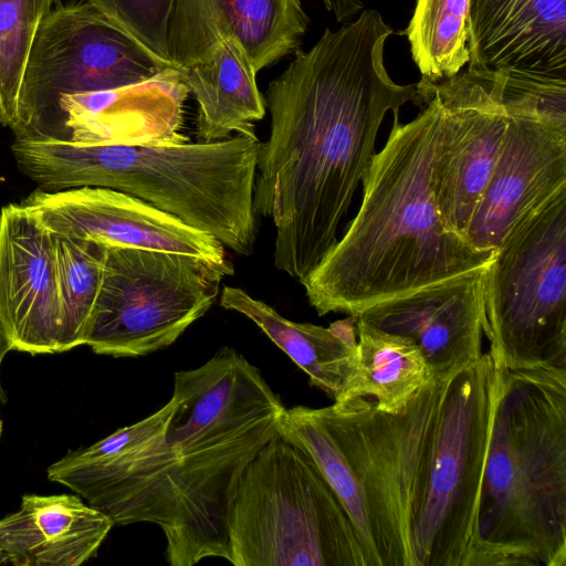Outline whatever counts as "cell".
Returning <instances> with one entry per match:
<instances>
[{"instance_id": "2", "label": "cell", "mask_w": 566, "mask_h": 566, "mask_svg": "<svg viewBox=\"0 0 566 566\" xmlns=\"http://www.w3.org/2000/svg\"><path fill=\"white\" fill-rule=\"evenodd\" d=\"M391 33L378 11L364 10L326 28L268 86L270 135L259 145L253 211L274 223L275 268L300 282L337 242L386 114L418 104L415 84H397L385 66Z\"/></svg>"}, {"instance_id": "10", "label": "cell", "mask_w": 566, "mask_h": 566, "mask_svg": "<svg viewBox=\"0 0 566 566\" xmlns=\"http://www.w3.org/2000/svg\"><path fill=\"white\" fill-rule=\"evenodd\" d=\"M169 69L90 3L56 6L33 43L11 132L14 139L71 140L64 96L140 84Z\"/></svg>"}, {"instance_id": "22", "label": "cell", "mask_w": 566, "mask_h": 566, "mask_svg": "<svg viewBox=\"0 0 566 566\" xmlns=\"http://www.w3.org/2000/svg\"><path fill=\"white\" fill-rule=\"evenodd\" d=\"M219 303L251 319L308 376L312 386L334 401L343 399L357 370V345L345 343L329 327L290 321L240 287L223 286Z\"/></svg>"}, {"instance_id": "12", "label": "cell", "mask_w": 566, "mask_h": 566, "mask_svg": "<svg viewBox=\"0 0 566 566\" xmlns=\"http://www.w3.org/2000/svg\"><path fill=\"white\" fill-rule=\"evenodd\" d=\"M421 80L440 109L438 210L444 227L464 238L499 158L518 78L505 71L467 69L438 82Z\"/></svg>"}, {"instance_id": "28", "label": "cell", "mask_w": 566, "mask_h": 566, "mask_svg": "<svg viewBox=\"0 0 566 566\" xmlns=\"http://www.w3.org/2000/svg\"><path fill=\"white\" fill-rule=\"evenodd\" d=\"M329 329L345 343L353 346L357 345L356 317L354 315L334 322Z\"/></svg>"}, {"instance_id": "9", "label": "cell", "mask_w": 566, "mask_h": 566, "mask_svg": "<svg viewBox=\"0 0 566 566\" xmlns=\"http://www.w3.org/2000/svg\"><path fill=\"white\" fill-rule=\"evenodd\" d=\"M496 367L489 354L449 377L413 513L415 566H464L489 449Z\"/></svg>"}, {"instance_id": "4", "label": "cell", "mask_w": 566, "mask_h": 566, "mask_svg": "<svg viewBox=\"0 0 566 566\" xmlns=\"http://www.w3.org/2000/svg\"><path fill=\"white\" fill-rule=\"evenodd\" d=\"M464 566H566V370L499 369Z\"/></svg>"}, {"instance_id": "1", "label": "cell", "mask_w": 566, "mask_h": 566, "mask_svg": "<svg viewBox=\"0 0 566 566\" xmlns=\"http://www.w3.org/2000/svg\"><path fill=\"white\" fill-rule=\"evenodd\" d=\"M285 406L260 369L231 347L178 370L156 412L52 463L70 489L114 525L156 524L171 566L229 560L240 479L277 433Z\"/></svg>"}, {"instance_id": "24", "label": "cell", "mask_w": 566, "mask_h": 566, "mask_svg": "<svg viewBox=\"0 0 566 566\" xmlns=\"http://www.w3.org/2000/svg\"><path fill=\"white\" fill-rule=\"evenodd\" d=\"M106 247L54 237L63 353L85 344L103 281Z\"/></svg>"}, {"instance_id": "19", "label": "cell", "mask_w": 566, "mask_h": 566, "mask_svg": "<svg viewBox=\"0 0 566 566\" xmlns=\"http://www.w3.org/2000/svg\"><path fill=\"white\" fill-rule=\"evenodd\" d=\"M189 91L176 69L122 88L67 95L61 105L71 142L80 144L172 145L182 134Z\"/></svg>"}, {"instance_id": "29", "label": "cell", "mask_w": 566, "mask_h": 566, "mask_svg": "<svg viewBox=\"0 0 566 566\" xmlns=\"http://www.w3.org/2000/svg\"><path fill=\"white\" fill-rule=\"evenodd\" d=\"M327 10H334L335 13L339 17V11L342 10L340 3L343 0H322Z\"/></svg>"}, {"instance_id": "5", "label": "cell", "mask_w": 566, "mask_h": 566, "mask_svg": "<svg viewBox=\"0 0 566 566\" xmlns=\"http://www.w3.org/2000/svg\"><path fill=\"white\" fill-rule=\"evenodd\" d=\"M444 381H430L398 413L373 398L284 408L280 437L316 465L345 509L367 566H415L413 513Z\"/></svg>"}, {"instance_id": "26", "label": "cell", "mask_w": 566, "mask_h": 566, "mask_svg": "<svg viewBox=\"0 0 566 566\" xmlns=\"http://www.w3.org/2000/svg\"><path fill=\"white\" fill-rule=\"evenodd\" d=\"M59 0H0V124L12 129L36 34Z\"/></svg>"}, {"instance_id": "16", "label": "cell", "mask_w": 566, "mask_h": 566, "mask_svg": "<svg viewBox=\"0 0 566 566\" xmlns=\"http://www.w3.org/2000/svg\"><path fill=\"white\" fill-rule=\"evenodd\" d=\"M0 321L12 350L63 353L54 235L21 203L0 211Z\"/></svg>"}, {"instance_id": "21", "label": "cell", "mask_w": 566, "mask_h": 566, "mask_svg": "<svg viewBox=\"0 0 566 566\" xmlns=\"http://www.w3.org/2000/svg\"><path fill=\"white\" fill-rule=\"evenodd\" d=\"M178 72L197 102L196 130L201 142L224 139L232 133L256 137L254 123L265 115V99L235 39L219 36Z\"/></svg>"}, {"instance_id": "14", "label": "cell", "mask_w": 566, "mask_h": 566, "mask_svg": "<svg viewBox=\"0 0 566 566\" xmlns=\"http://www.w3.org/2000/svg\"><path fill=\"white\" fill-rule=\"evenodd\" d=\"M20 203L54 237L178 252L234 269L217 238L123 191L103 187L60 191L36 188Z\"/></svg>"}, {"instance_id": "27", "label": "cell", "mask_w": 566, "mask_h": 566, "mask_svg": "<svg viewBox=\"0 0 566 566\" xmlns=\"http://www.w3.org/2000/svg\"><path fill=\"white\" fill-rule=\"evenodd\" d=\"M85 2L132 35L155 56L172 65L168 34L175 0H85Z\"/></svg>"}, {"instance_id": "25", "label": "cell", "mask_w": 566, "mask_h": 566, "mask_svg": "<svg viewBox=\"0 0 566 566\" xmlns=\"http://www.w3.org/2000/svg\"><path fill=\"white\" fill-rule=\"evenodd\" d=\"M469 3L470 0H416L405 33L422 78H450L469 62Z\"/></svg>"}, {"instance_id": "15", "label": "cell", "mask_w": 566, "mask_h": 566, "mask_svg": "<svg viewBox=\"0 0 566 566\" xmlns=\"http://www.w3.org/2000/svg\"><path fill=\"white\" fill-rule=\"evenodd\" d=\"M484 277L485 268L377 303L355 317L410 339L432 379L444 381L483 355Z\"/></svg>"}, {"instance_id": "3", "label": "cell", "mask_w": 566, "mask_h": 566, "mask_svg": "<svg viewBox=\"0 0 566 566\" xmlns=\"http://www.w3.org/2000/svg\"><path fill=\"white\" fill-rule=\"evenodd\" d=\"M420 113L400 123L363 179L364 195L345 234L301 284L319 316H356L377 303L488 266L494 252L449 231L436 201L440 109L423 80Z\"/></svg>"}, {"instance_id": "6", "label": "cell", "mask_w": 566, "mask_h": 566, "mask_svg": "<svg viewBox=\"0 0 566 566\" xmlns=\"http://www.w3.org/2000/svg\"><path fill=\"white\" fill-rule=\"evenodd\" d=\"M259 145L258 137L241 134L172 145L15 139L11 153L19 170L42 190L123 191L250 255L258 232L253 188Z\"/></svg>"}, {"instance_id": "23", "label": "cell", "mask_w": 566, "mask_h": 566, "mask_svg": "<svg viewBox=\"0 0 566 566\" xmlns=\"http://www.w3.org/2000/svg\"><path fill=\"white\" fill-rule=\"evenodd\" d=\"M357 370L342 400L369 397L379 410L402 411L432 381L419 348L408 338L356 319Z\"/></svg>"}, {"instance_id": "17", "label": "cell", "mask_w": 566, "mask_h": 566, "mask_svg": "<svg viewBox=\"0 0 566 566\" xmlns=\"http://www.w3.org/2000/svg\"><path fill=\"white\" fill-rule=\"evenodd\" d=\"M308 21L300 0H175L170 60L179 71L219 36H231L258 73L298 49Z\"/></svg>"}, {"instance_id": "20", "label": "cell", "mask_w": 566, "mask_h": 566, "mask_svg": "<svg viewBox=\"0 0 566 566\" xmlns=\"http://www.w3.org/2000/svg\"><path fill=\"white\" fill-rule=\"evenodd\" d=\"M111 518L77 494H24L0 520V566H78L93 557Z\"/></svg>"}, {"instance_id": "18", "label": "cell", "mask_w": 566, "mask_h": 566, "mask_svg": "<svg viewBox=\"0 0 566 566\" xmlns=\"http://www.w3.org/2000/svg\"><path fill=\"white\" fill-rule=\"evenodd\" d=\"M469 66L566 78V0H470Z\"/></svg>"}, {"instance_id": "13", "label": "cell", "mask_w": 566, "mask_h": 566, "mask_svg": "<svg viewBox=\"0 0 566 566\" xmlns=\"http://www.w3.org/2000/svg\"><path fill=\"white\" fill-rule=\"evenodd\" d=\"M566 189V112L552 94L520 85L490 180L465 231L495 252L525 217Z\"/></svg>"}, {"instance_id": "8", "label": "cell", "mask_w": 566, "mask_h": 566, "mask_svg": "<svg viewBox=\"0 0 566 566\" xmlns=\"http://www.w3.org/2000/svg\"><path fill=\"white\" fill-rule=\"evenodd\" d=\"M484 310L496 368L566 370V189L495 250L485 268Z\"/></svg>"}, {"instance_id": "7", "label": "cell", "mask_w": 566, "mask_h": 566, "mask_svg": "<svg viewBox=\"0 0 566 566\" xmlns=\"http://www.w3.org/2000/svg\"><path fill=\"white\" fill-rule=\"evenodd\" d=\"M229 548L234 566H367L335 492L313 461L279 434L240 479Z\"/></svg>"}, {"instance_id": "11", "label": "cell", "mask_w": 566, "mask_h": 566, "mask_svg": "<svg viewBox=\"0 0 566 566\" xmlns=\"http://www.w3.org/2000/svg\"><path fill=\"white\" fill-rule=\"evenodd\" d=\"M234 269L169 251L106 247L103 281L85 344L138 357L174 344L212 306Z\"/></svg>"}]
</instances>
